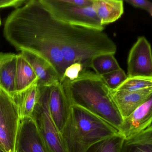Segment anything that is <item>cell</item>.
<instances>
[{"mask_svg":"<svg viewBox=\"0 0 152 152\" xmlns=\"http://www.w3.org/2000/svg\"><path fill=\"white\" fill-rule=\"evenodd\" d=\"M124 139L119 133L95 143L85 152H119Z\"/></svg>","mask_w":152,"mask_h":152,"instance_id":"d6986e66","label":"cell"},{"mask_svg":"<svg viewBox=\"0 0 152 152\" xmlns=\"http://www.w3.org/2000/svg\"><path fill=\"white\" fill-rule=\"evenodd\" d=\"M16 152H49L32 117L20 119Z\"/></svg>","mask_w":152,"mask_h":152,"instance_id":"ba28073f","label":"cell"},{"mask_svg":"<svg viewBox=\"0 0 152 152\" xmlns=\"http://www.w3.org/2000/svg\"><path fill=\"white\" fill-rule=\"evenodd\" d=\"M15 93H20L38 82V78L29 62L21 53L17 54Z\"/></svg>","mask_w":152,"mask_h":152,"instance_id":"5bb4252c","label":"cell"},{"mask_svg":"<svg viewBox=\"0 0 152 152\" xmlns=\"http://www.w3.org/2000/svg\"><path fill=\"white\" fill-rule=\"evenodd\" d=\"M38 99L32 118L49 152H68L62 135L49 111V86L38 84Z\"/></svg>","mask_w":152,"mask_h":152,"instance_id":"277c9868","label":"cell"},{"mask_svg":"<svg viewBox=\"0 0 152 152\" xmlns=\"http://www.w3.org/2000/svg\"><path fill=\"white\" fill-rule=\"evenodd\" d=\"M21 53L38 77V85L50 86L61 83L54 69L45 60L32 53L26 51H21Z\"/></svg>","mask_w":152,"mask_h":152,"instance_id":"7c38bea8","label":"cell"},{"mask_svg":"<svg viewBox=\"0 0 152 152\" xmlns=\"http://www.w3.org/2000/svg\"><path fill=\"white\" fill-rule=\"evenodd\" d=\"M110 91L112 97L124 120L152 94V87L131 92Z\"/></svg>","mask_w":152,"mask_h":152,"instance_id":"8fae6325","label":"cell"},{"mask_svg":"<svg viewBox=\"0 0 152 152\" xmlns=\"http://www.w3.org/2000/svg\"><path fill=\"white\" fill-rule=\"evenodd\" d=\"M112 53H103L94 56L90 61L89 68L100 76L121 69L119 64Z\"/></svg>","mask_w":152,"mask_h":152,"instance_id":"e0dca14e","label":"cell"},{"mask_svg":"<svg viewBox=\"0 0 152 152\" xmlns=\"http://www.w3.org/2000/svg\"><path fill=\"white\" fill-rule=\"evenodd\" d=\"M16 55L13 53H0V69L5 63L14 58Z\"/></svg>","mask_w":152,"mask_h":152,"instance_id":"d4e9b609","label":"cell"},{"mask_svg":"<svg viewBox=\"0 0 152 152\" xmlns=\"http://www.w3.org/2000/svg\"><path fill=\"white\" fill-rule=\"evenodd\" d=\"M152 124V94L124 120L119 133L128 138L145 130Z\"/></svg>","mask_w":152,"mask_h":152,"instance_id":"30bf717a","label":"cell"},{"mask_svg":"<svg viewBox=\"0 0 152 152\" xmlns=\"http://www.w3.org/2000/svg\"><path fill=\"white\" fill-rule=\"evenodd\" d=\"M86 70L79 63H74L70 65L66 69L61 83L65 80L70 81L75 80L79 76L81 72Z\"/></svg>","mask_w":152,"mask_h":152,"instance_id":"7402d4cb","label":"cell"},{"mask_svg":"<svg viewBox=\"0 0 152 152\" xmlns=\"http://www.w3.org/2000/svg\"><path fill=\"white\" fill-rule=\"evenodd\" d=\"M0 152H7L5 151V150L4 149L3 147L2 146L1 144H0Z\"/></svg>","mask_w":152,"mask_h":152,"instance_id":"484cf974","label":"cell"},{"mask_svg":"<svg viewBox=\"0 0 152 152\" xmlns=\"http://www.w3.org/2000/svg\"><path fill=\"white\" fill-rule=\"evenodd\" d=\"M71 106L61 83L49 86V111L61 133L68 120Z\"/></svg>","mask_w":152,"mask_h":152,"instance_id":"9c48e42d","label":"cell"},{"mask_svg":"<svg viewBox=\"0 0 152 152\" xmlns=\"http://www.w3.org/2000/svg\"><path fill=\"white\" fill-rule=\"evenodd\" d=\"M20 119L12 97L0 87V144L7 152H16Z\"/></svg>","mask_w":152,"mask_h":152,"instance_id":"8992f818","label":"cell"},{"mask_svg":"<svg viewBox=\"0 0 152 152\" xmlns=\"http://www.w3.org/2000/svg\"><path fill=\"white\" fill-rule=\"evenodd\" d=\"M35 13L49 37L61 50L68 67L75 63L89 68L91 59L101 54H115L116 44L104 30L75 26L54 18L40 0H32Z\"/></svg>","mask_w":152,"mask_h":152,"instance_id":"6da1fadb","label":"cell"},{"mask_svg":"<svg viewBox=\"0 0 152 152\" xmlns=\"http://www.w3.org/2000/svg\"><path fill=\"white\" fill-rule=\"evenodd\" d=\"M108 88L111 90L117 89L127 78L122 69L112 71L101 76Z\"/></svg>","mask_w":152,"mask_h":152,"instance_id":"44dd1931","label":"cell"},{"mask_svg":"<svg viewBox=\"0 0 152 152\" xmlns=\"http://www.w3.org/2000/svg\"><path fill=\"white\" fill-rule=\"evenodd\" d=\"M126 2L136 8L145 10L152 17V2L146 0H128Z\"/></svg>","mask_w":152,"mask_h":152,"instance_id":"603a6c76","label":"cell"},{"mask_svg":"<svg viewBox=\"0 0 152 152\" xmlns=\"http://www.w3.org/2000/svg\"><path fill=\"white\" fill-rule=\"evenodd\" d=\"M61 84L71 106L83 108L119 132L124 119L101 76L86 70L75 80H65Z\"/></svg>","mask_w":152,"mask_h":152,"instance_id":"7a4b0ae2","label":"cell"},{"mask_svg":"<svg viewBox=\"0 0 152 152\" xmlns=\"http://www.w3.org/2000/svg\"><path fill=\"white\" fill-rule=\"evenodd\" d=\"M119 152H152V125L142 132L125 138Z\"/></svg>","mask_w":152,"mask_h":152,"instance_id":"2e32d148","label":"cell"},{"mask_svg":"<svg viewBox=\"0 0 152 152\" xmlns=\"http://www.w3.org/2000/svg\"><path fill=\"white\" fill-rule=\"evenodd\" d=\"M119 133L99 117L71 105L69 118L61 134L68 152H85L95 143Z\"/></svg>","mask_w":152,"mask_h":152,"instance_id":"3957f363","label":"cell"},{"mask_svg":"<svg viewBox=\"0 0 152 152\" xmlns=\"http://www.w3.org/2000/svg\"><path fill=\"white\" fill-rule=\"evenodd\" d=\"M152 87V78L134 77H127L126 80L113 91L131 92L144 90Z\"/></svg>","mask_w":152,"mask_h":152,"instance_id":"ffe728a7","label":"cell"},{"mask_svg":"<svg viewBox=\"0 0 152 152\" xmlns=\"http://www.w3.org/2000/svg\"><path fill=\"white\" fill-rule=\"evenodd\" d=\"M24 0H0V9L9 7H18L26 3Z\"/></svg>","mask_w":152,"mask_h":152,"instance_id":"cb8c5ba5","label":"cell"},{"mask_svg":"<svg viewBox=\"0 0 152 152\" xmlns=\"http://www.w3.org/2000/svg\"><path fill=\"white\" fill-rule=\"evenodd\" d=\"M38 96V82L25 91L14 94L11 96L18 109L20 119L32 117Z\"/></svg>","mask_w":152,"mask_h":152,"instance_id":"9a60e30c","label":"cell"},{"mask_svg":"<svg viewBox=\"0 0 152 152\" xmlns=\"http://www.w3.org/2000/svg\"><path fill=\"white\" fill-rule=\"evenodd\" d=\"M17 54L0 69V87L12 96L15 93Z\"/></svg>","mask_w":152,"mask_h":152,"instance_id":"ac0fdd59","label":"cell"},{"mask_svg":"<svg viewBox=\"0 0 152 152\" xmlns=\"http://www.w3.org/2000/svg\"><path fill=\"white\" fill-rule=\"evenodd\" d=\"M49 12L57 19L75 26L104 30L92 5L78 6L67 0H40Z\"/></svg>","mask_w":152,"mask_h":152,"instance_id":"5b68a950","label":"cell"},{"mask_svg":"<svg viewBox=\"0 0 152 152\" xmlns=\"http://www.w3.org/2000/svg\"><path fill=\"white\" fill-rule=\"evenodd\" d=\"M1 19H0V26L1 25Z\"/></svg>","mask_w":152,"mask_h":152,"instance_id":"4316f807","label":"cell"},{"mask_svg":"<svg viewBox=\"0 0 152 152\" xmlns=\"http://www.w3.org/2000/svg\"><path fill=\"white\" fill-rule=\"evenodd\" d=\"M127 76L129 78H152L151 46L144 37L138 38L129 51Z\"/></svg>","mask_w":152,"mask_h":152,"instance_id":"52a82bcc","label":"cell"},{"mask_svg":"<svg viewBox=\"0 0 152 152\" xmlns=\"http://www.w3.org/2000/svg\"><path fill=\"white\" fill-rule=\"evenodd\" d=\"M92 6L103 26L115 22L124 13L121 0H93Z\"/></svg>","mask_w":152,"mask_h":152,"instance_id":"4fadbf2b","label":"cell"}]
</instances>
